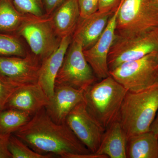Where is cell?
<instances>
[{
  "label": "cell",
  "mask_w": 158,
  "mask_h": 158,
  "mask_svg": "<svg viewBox=\"0 0 158 158\" xmlns=\"http://www.w3.org/2000/svg\"><path fill=\"white\" fill-rule=\"evenodd\" d=\"M13 135L34 151L69 158L75 154L91 152L65 123H57L49 116L45 107L35 113L26 125Z\"/></svg>",
  "instance_id": "cell-1"
},
{
  "label": "cell",
  "mask_w": 158,
  "mask_h": 158,
  "mask_svg": "<svg viewBox=\"0 0 158 158\" xmlns=\"http://www.w3.org/2000/svg\"><path fill=\"white\" fill-rule=\"evenodd\" d=\"M127 90L111 75L95 82L85 91L88 112L105 129L118 120Z\"/></svg>",
  "instance_id": "cell-2"
},
{
  "label": "cell",
  "mask_w": 158,
  "mask_h": 158,
  "mask_svg": "<svg viewBox=\"0 0 158 158\" xmlns=\"http://www.w3.org/2000/svg\"><path fill=\"white\" fill-rule=\"evenodd\" d=\"M158 110V87L138 92L127 91L118 120L128 138L149 131Z\"/></svg>",
  "instance_id": "cell-3"
},
{
  "label": "cell",
  "mask_w": 158,
  "mask_h": 158,
  "mask_svg": "<svg viewBox=\"0 0 158 158\" xmlns=\"http://www.w3.org/2000/svg\"><path fill=\"white\" fill-rule=\"evenodd\" d=\"M158 27V3L152 0H121L116 35L131 36Z\"/></svg>",
  "instance_id": "cell-4"
},
{
  "label": "cell",
  "mask_w": 158,
  "mask_h": 158,
  "mask_svg": "<svg viewBox=\"0 0 158 158\" xmlns=\"http://www.w3.org/2000/svg\"><path fill=\"white\" fill-rule=\"evenodd\" d=\"M110 74L130 92L158 87V52L123 63Z\"/></svg>",
  "instance_id": "cell-5"
},
{
  "label": "cell",
  "mask_w": 158,
  "mask_h": 158,
  "mask_svg": "<svg viewBox=\"0 0 158 158\" xmlns=\"http://www.w3.org/2000/svg\"><path fill=\"white\" fill-rule=\"evenodd\" d=\"M158 52V27L126 37L116 36L108 58L110 72L123 63Z\"/></svg>",
  "instance_id": "cell-6"
},
{
  "label": "cell",
  "mask_w": 158,
  "mask_h": 158,
  "mask_svg": "<svg viewBox=\"0 0 158 158\" xmlns=\"http://www.w3.org/2000/svg\"><path fill=\"white\" fill-rule=\"evenodd\" d=\"M17 31L25 39L33 55L41 63L58 48L61 40L56 34L50 15H27Z\"/></svg>",
  "instance_id": "cell-7"
},
{
  "label": "cell",
  "mask_w": 158,
  "mask_h": 158,
  "mask_svg": "<svg viewBox=\"0 0 158 158\" xmlns=\"http://www.w3.org/2000/svg\"><path fill=\"white\" fill-rule=\"evenodd\" d=\"M85 59L81 44L72 39L56 78V85L85 91L98 80Z\"/></svg>",
  "instance_id": "cell-8"
},
{
  "label": "cell",
  "mask_w": 158,
  "mask_h": 158,
  "mask_svg": "<svg viewBox=\"0 0 158 158\" xmlns=\"http://www.w3.org/2000/svg\"><path fill=\"white\" fill-rule=\"evenodd\" d=\"M65 123L90 152H96L106 129L90 115L85 102L80 103L71 111Z\"/></svg>",
  "instance_id": "cell-9"
},
{
  "label": "cell",
  "mask_w": 158,
  "mask_h": 158,
  "mask_svg": "<svg viewBox=\"0 0 158 158\" xmlns=\"http://www.w3.org/2000/svg\"><path fill=\"white\" fill-rule=\"evenodd\" d=\"M118 6L110 17L106 27L94 45L84 51L85 59L98 79L110 75L108 67L109 52L116 37V18Z\"/></svg>",
  "instance_id": "cell-10"
},
{
  "label": "cell",
  "mask_w": 158,
  "mask_h": 158,
  "mask_svg": "<svg viewBox=\"0 0 158 158\" xmlns=\"http://www.w3.org/2000/svg\"><path fill=\"white\" fill-rule=\"evenodd\" d=\"M40 65L34 55L0 56V76L20 85L37 82Z\"/></svg>",
  "instance_id": "cell-11"
},
{
  "label": "cell",
  "mask_w": 158,
  "mask_h": 158,
  "mask_svg": "<svg viewBox=\"0 0 158 158\" xmlns=\"http://www.w3.org/2000/svg\"><path fill=\"white\" fill-rule=\"evenodd\" d=\"M85 91L64 85H55L53 94L45 107L47 113L53 121L65 123L66 117L77 105L85 102Z\"/></svg>",
  "instance_id": "cell-12"
},
{
  "label": "cell",
  "mask_w": 158,
  "mask_h": 158,
  "mask_svg": "<svg viewBox=\"0 0 158 158\" xmlns=\"http://www.w3.org/2000/svg\"><path fill=\"white\" fill-rule=\"evenodd\" d=\"M49 101V98L38 82L29 83L21 85L16 89L5 109H16L33 116L45 107Z\"/></svg>",
  "instance_id": "cell-13"
},
{
  "label": "cell",
  "mask_w": 158,
  "mask_h": 158,
  "mask_svg": "<svg viewBox=\"0 0 158 158\" xmlns=\"http://www.w3.org/2000/svg\"><path fill=\"white\" fill-rule=\"evenodd\" d=\"M72 40V35L62 38L58 48L41 62L37 82L49 98L53 94L57 75Z\"/></svg>",
  "instance_id": "cell-14"
},
{
  "label": "cell",
  "mask_w": 158,
  "mask_h": 158,
  "mask_svg": "<svg viewBox=\"0 0 158 158\" xmlns=\"http://www.w3.org/2000/svg\"><path fill=\"white\" fill-rule=\"evenodd\" d=\"M113 13L98 11L87 17H80L72 39L81 43L84 51L90 48L101 36Z\"/></svg>",
  "instance_id": "cell-15"
},
{
  "label": "cell",
  "mask_w": 158,
  "mask_h": 158,
  "mask_svg": "<svg viewBox=\"0 0 158 158\" xmlns=\"http://www.w3.org/2000/svg\"><path fill=\"white\" fill-rule=\"evenodd\" d=\"M50 16L59 38L72 36L81 16L78 0H65Z\"/></svg>",
  "instance_id": "cell-16"
},
{
  "label": "cell",
  "mask_w": 158,
  "mask_h": 158,
  "mask_svg": "<svg viewBox=\"0 0 158 158\" xmlns=\"http://www.w3.org/2000/svg\"><path fill=\"white\" fill-rule=\"evenodd\" d=\"M127 138L120 123L116 120L105 130L95 153L109 158H127Z\"/></svg>",
  "instance_id": "cell-17"
},
{
  "label": "cell",
  "mask_w": 158,
  "mask_h": 158,
  "mask_svg": "<svg viewBox=\"0 0 158 158\" xmlns=\"http://www.w3.org/2000/svg\"><path fill=\"white\" fill-rule=\"evenodd\" d=\"M127 158H158V136L146 132L127 138Z\"/></svg>",
  "instance_id": "cell-18"
},
{
  "label": "cell",
  "mask_w": 158,
  "mask_h": 158,
  "mask_svg": "<svg viewBox=\"0 0 158 158\" xmlns=\"http://www.w3.org/2000/svg\"><path fill=\"white\" fill-rule=\"evenodd\" d=\"M32 115L27 112L14 109L0 111V134L12 135L27 124Z\"/></svg>",
  "instance_id": "cell-19"
},
{
  "label": "cell",
  "mask_w": 158,
  "mask_h": 158,
  "mask_svg": "<svg viewBox=\"0 0 158 158\" xmlns=\"http://www.w3.org/2000/svg\"><path fill=\"white\" fill-rule=\"evenodd\" d=\"M26 15L18 10L12 0H0V31H17Z\"/></svg>",
  "instance_id": "cell-20"
},
{
  "label": "cell",
  "mask_w": 158,
  "mask_h": 158,
  "mask_svg": "<svg viewBox=\"0 0 158 158\" xmlns=\"http://www.w3.org/2000/svg\"><path fill=\"white\" fill-rule=\"evenodd\" d=\"M8 147L12 158H51L56 156L54 155H43L36 152L13 134L9 137Z\"/></svg>",
  "instance_id": "cell-21"
},
{
  "label": "cell",
  "mask_w": 158,
  "mask_h": 158,
  "mask_svg": "<svg viewBox=\"0 0 158 158\" xmlns=\"http://www.w3.org/2000/svg\"><path fill=\"white\" fill-rule=\"evenodd\" d=\"M27 54L16 37L0 33V56L25 57Z\"/></svg>",
  "instance_id": "cell-22"
},
{
  "label": "cell",
  "mask_w": 158,
  "mask_h": 158,
  "mask_svg": "<svg viewBox=\"0 0 158 158\" xmlns=\"http://www.w3.org/2000/svg\"><path fill=\"white\" fill-rule=\"evenodd\" d=\"M21 13L26 15L42 17L44 15L43 0H12Z\"/></svg>",
  "instance_id": "cell-23"
},
{
  "label": "cell",
  "mask_w": 158,
  "mask_h": 158,
  "mask_svg": "<svg viewBox=\"0 0 158 158\" xmlns=\"http://www.w3.org/2000/svg\"><path fill=\"white\" fill-rule=\"evenodd\" d=\"M21 85L9 81L0 76V111L5 110L11 95Z\"/></svg>",
  "instance_id": "cell-24"
},
{
  "label": "cell",
  "mask_w": 158,
  "mask_h": 158,
  "mask_svg": "<svg viewBox=\"0 0 158 158\" xmlns=\"http://www.w3.org/2000/svg\"><path fill=\"white\" fill-rule=\"evenodd\" d=\"M80 17L85 18L98 11L99 0H78Z\"/></svg>",
  "instance_id": "cell-25"
},
{
  "label": "cell",
  "mask_w": 158,
  "mask_h": 158,
  "mask_svg": "<svg viewBox=\"0 0 158 158\" xmlns=\"http://www.w3.org/2000/svg\"><path fill=\"white\" fill-rule=\"evenodd\" d=\"M121 0H99L98 11L100 12H115Z\"/></svg>",
  "instance_id": "cell-26"
},
{
  "label": "cell",
  "mask_w": 158,
  "mask_h": 158,
  "mask_svg": "<svg viewBox=\"0 0 158 158\" xmlns=\"http://www.w3.org/2000/svg\"><path fill=\"white\" fill-rule=\"evenodd\" d=\"M10 135L0 134V158H12L8 147Z\"/></svg>",
  "instance_id": "cell-27"
},
{
  "label": "cell",
  "mask_w": 158,
  "mask_h": 158,
  "mask_svg": "<svg viewBox=\"0 0 158 158\" xmlns=\"http://www.w3.org/2000/svg\"><path fill=\"white\" fill-rule=\"evenodd\" d=\"M65 0H43L44 10L47 15H50Z\"/></svg>",
  "instance_id": "cell-28"
},
{
  "label": "cell",
  "mask_w": 158,
  "mask_h": 158,
  "mask_svg": "<svg viewBox=\"0 0 158 158\" xmlns=\"http://www.w3.org/2000/svg\"><path fill=\"white\" fill-rule=\"evenodd\" d=\"M150 131L152 132L156 135L158 136V114L153 122L150 129Z\"/></svg>",
  "instance_id": "cell-29"
},
{
  "label": "cell",
  "mask_w": 158,
  "mask_h": 158,
  "mask_svg": "<svg viewBox=\"0 0 158 158\" xmlns=\"http://www.w3.org/2000/svg\"><path fill=\"white\" fill-rule=\"evenodd\" d=\"M154 2H156L158 3V0H152Z\"/></svg>",
  "instance_id": "cell-30"
}]
</instances>
